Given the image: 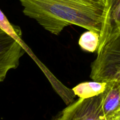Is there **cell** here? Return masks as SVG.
<instances>
[{
  "mask_svg": "<svg viewBox=\"0 0 120 120\" xmlns=\"http://www.w3.org/2000/svg\"><path fill=\"white\" fill-rule=\"evenodd\" d=\"M25 16L58 35L67 27L79 26L100 33L104 13L101 0H19Z\"/></svg>",
  "mask_w": 120,
  "mask_h": 120,
  "instance_id": "6da1fadb",
  "label": "cell"
},
{
  "mask_svg": "<svg viewBox=\"0 0 120 120\" xmlns=\"http://www.w3.org/2000/svg\"><path fill=\"white\" fill-rule=\"evenodd\" d=\"M90 77L101 82L120 81V33L97 53L91 64Z\"/></svg>",
  "mask_w": 120,
  "mask_h": 120,
  "instance_id": "7a4b0ae2",
  "label": "cell"
},
{
  "mask_svg": "<svg viewBox=\"0 0 120 120\" xmlns=\"http://www.w3.org/2000/svg\"><path fill=\"white\" fill-rule=\"evenodd\" d=\"M103 93L69 104L53 120H105L102 109Z\"/></svg>",
  "mask_w": 120,
  "mask_h": 120,
  "instance_id": "3957f363",
  "label": "cell"
},
{
  "mask_svg": "<svg viewBox=\"0 0 120 120\" xmlns=\"http://www.w3.org/2000/svg\"><path fill=\"white\" fill-rule=\"evenodd\" d=\"M25 52L18 42L0 29V82L5 80L9 71L18 67Z\"/></svg>",
  "mask_w": 120,
  "mask_h": 120,
  "instance_id": "277c9868",
  "label": "cell"
},
{
  "mask_svg": "<svg viewBox=\"0 0 120 120\" xmlns=\"http://www.w3.org/2000/svg\"><path fill=\"white\" fill-rule=\"evenodd\" d=\"M104 13L97 54L108 42L120 33V0H101Z\"/></svg>",
  "mask_w": 120,
  "mask_h": 120,
  "instance_id": "5b68a950",
  "label": "cell"
},
{
  "mask_svg": "<svg viewBox=\"0 0 120 120\" xmlns=\"http://www.w3.org/2000/svg\"><path fill=\"white\" fill-rule=\"evenodd\" d=\"M103 95L102 109L107 120L120 112V81L107 82Z\"/></svg>",
  "mask_w": 120,
  "mask_h": 120,
  "instance_id": "8992f818",
  "label": "cell"
},
{
  "mask_svg": "<svg viewBox=\"0 0 120 120\" xmlns=\"http://www.w3.org/2000/svg\"><path fill=\"white\" fill-rule=\"evenodd\" d=\"M107 82L89 81L79 84L71 89L74 95L80 98H89L97 96L105 91Z\"/></svg>",
  "mask_w": 120,
  "mask_h": 120,
  "instance_id": "52a82bcc",
  "label": "cell"
},
{
  "mask_svg": "<svg viewBox=\"0 0 120 120\" xmlns=\"http://www.w3.org/2000/svg\"><path fill=\"white\" fill-rule=\"evenodd\" d=\"M0 29L7 33L12 38L15 39L24 48L25 51H26V49H28V47L24 44L22 41V32L20 27L11 23L1 9H0Z\"/></svg>",
  "mask_w": 120,
  "mask_h": 120,
  "instance_id": "ba28073f",
  "label": "cell"
},
{
  "mask_svg": "<svg viewBox=\"0 0 120 120\" xmlns=\"http://www.w3.org/2000/svg\"><path fill=\"white\" fill-rule=\"evenodd\" d=\"M100 42L99 33L87 30L82 34L79 40V45L84 51L97 52Z\"/></svg>",
  "mask_w": 120,
  "mask_h": 120,
  "instance_id": "9c48e42d",
  "label": "cell"
},
{
  "mask_svg": "<svg viewBox=\"0 0 120 120\" xmlns=\"http://www.w3.org/2000/svg\"><path fill=\"white\" fill-rule=\"evenodd\" d=\"M107 120H120V112L116 114L111 118H109Z\"/></svg>",
  "mask_w": 120,
  "mask_h": 120,
  "instance_id": "30bf717a",
  "label": "cell"
}]
</instances>
